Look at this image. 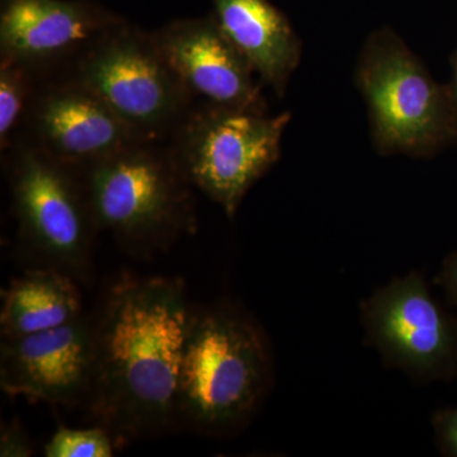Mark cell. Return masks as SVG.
Wrapping results in <instances>:
<instances>
[{
	"label": "cell",
	"instance_id": "obj_1",
	"mask_svg": "<svg viewBox=\"0 0 457 457\" xmlns=\"http://www.w3.org/2000/svg\"><path fill=\"white\" fill-rule=\"evenodd\" d=\"M179 278H125L95 315V363L86 404L117 447L176 426L189 315Z\"/></svg>",
	"mask_w": 457,
	"mask_h": 457
},
{
	"label": "cell",
	"instance_id": "obj_2",
	"mask_svg": "<svg viewBox=\"0 0 457 457\" xmlns=\"http://www.w3.org/2000/svg\"><path fill=\"white\" fill-rule=\"evenodd\" d=\"M270 352L260 326L237 306L192 309L176 396V426L207 436L236 431L269 390Z\"/></svg>",
	"mask_w": 457,
	"mask_h": 457
},
{
	"label": "cell",
	"instance_id": "obj_3",
	"mask_svg": "<svg viewBox=\"0 0 457 457\" xmlns=\"http://www.w3.org/2000/svg\"><path fill=\"white\" fill-rule=\"evenodd\" d=\"M79 170L99 230L147 258L197 230L192 187L165 143L141 141Z\"/></svg>",
	"mask_w": 457,
	"mask_h": 457
},
{
	"label": "cell",
	"instance_id": "obj_4",
	"mask_svg": "<svg viewBox=\"0 0 457 457\" xmlns=\"http://www.w3.org/2000/svg\"><path fill=\"white\" fill-rule=\"evenodd\" d=\"M3 154L21 252L32 267L86 279L99 228L79 170L21 141Z\"/></svg>",
	"mask_w": 457,
	"mask_h": 457
},
{
	"label": "cell",
	"instance_id": "obj_5",
	"mask_svg": "<svg viewBox=\"0 0 457 457\" xmlns=\"http://www.w3.org/2000/svg\"><path fill=\"white\" fill-rule=\"evenodd\" d=\"M290 120V112L195 104L165 145L188 185L233 218L249 189L278 163Z\"/></svg>",
	"mask_w": 457,
	"mask_h": 457
},
{
	"label": "cell",
	"instance_id": "obj_6",
	"mask_svg": "<svg viewBox=\"0 0 457 457\" xmlns=\"http://www.w3.org/2000/svg\"><path fill=\"white\" fill-rule=\"evenodd\" d=\"M57 77L95 93L145 141L165 143L195 104L154 35L123 21L102 33Z\"/></svg>",
	"mask_w": 457,
	"mask_h": 457
},
{
	"label": "cell",
	"instance_id": "obj_7",
	"mask_svg": "<svg viewBox=\"0 0 457 457\" xmlns=\"http://www.w3.org/2000/svg\"><path fill=\"white\" fill-rule=\"evenodd\" d=\"M381 154H435L456 139L450 89L440 86L392 29L370 36L356 75Z\"/></svg>",
	"mask_w": 457,
	"mask_h": 457
},
{
	"label": "cell",
	"instance_id": "obj_8",
	"mask_svg": "<svg viewBox=\"0 0 457 457\" xmlns=\"http://www.w3.org/2000/svg\"><path fill=\"white\" fill-rule=\"evenodd\" d=\"M366 342L420 381L457 374V317L432 296L420 273L395 278L361 306Z\"/></svg>",
	"mask_w": 457,
	"mask_h": 457
},
{
	"label": "cell",
	"instance_id": "obj_9",
	"mask_svg": "<svg viewBox=\"0 0 457 457\" xmlns=\"http://www.w3.org/2000/svg\"><path fill=\"white\" fill-rule=\"evenodd\" d=\"M16 141L82 170L145 140L86 87L69 78L54 77L36 86Z\"/></svg>",
	"mask_w": 457,
	"mask_h": 457
},
{
	"label": "cell",
	"instance_id": "obj_10",
	"mask_svg": "<svg viewBox=\"0 0 457 457\" xmlns=\"http://www.w3.org/2000/svg\"><path fill=\"white\" fill-rule=\"evenodd\" d=\"M95 363V315L83 312L64 326L2 337L0 386L13 396L51 404L86 403Z\"/></svg>",
	"mask_w": 457,
	"mask_h": 457
},
{
	"label": "cell",
	"instance_id": "obj_11",
	"mask_svg": "<svg viewBox=\"0 0 457 457\" xmlns=\"http://www.w3.org/2000/svg\"><path fill=\"white\" fill-rule=\"evenodd\" d=\"M122 22L95 5L69 0H4L0 64H16L38 80L57 77L93 41Z\"/></svg>",
	"mask_w": 457,
	"mask_h": 457
},
{
	"label": "cell",
	"instance_id": "obj_12",
	"mask_svg": "<svg viewBox=\"0 0 457 457\" xmlns=\"http://www.w3.org/2000/svg\"><path fill=\"white\" fill-rule=\"evenodd\" d=\"M153 35L195 104L267 111L253 69L215 17L177 21Z\"/></svg>",
	"mask_w": 457,
	"mask_h": 457
},
{
	"label": "cell",
	"instance_id": "obj_13",
	"mask_svg": "<svg viewBox=\"0 0 457 457\" xmlns=\"http://www.w3.org/2000/svg\"><path fill=\"white\" fill-rule=\"evenodd\" d=\"M219 26L261 78L285 95L302 59V42L282 12L269 0H212Z\"/></svg>",
	"mask_w": 457,
	"mask_h": 457
},
{
	"label": "cell",
	"instance_id": "obj_14",
	"mask_svg": "<svg viewBox=\"0 0 457 457\" xmlns=\"http://www.w3.org/2000/svg\"><path fill=\"white\" fill-rule=\"evenodd\" d=\"M84 312L77 279L46 267H31L3 291L2 337H17L62 327Z\"/></svg>",
	"mask_w": 457,
	"mask_h": 457
},
{
	"label": "cell",
	"instance_id": "obj_15",
	"mask_svg": "<svg viewBox=\"0 0 457 457\" xmlns=\"http://www.w3.org/2000/svg\"><path fill=\"white\" fill-rule=\"evenodd\" d=\"M40 82L31 71L16 64H0V149L16 140L27 107Z\"/></svg>",
	"mask_w": 457,
	"mask_h": 457
},
{
	"label": "cell",
	"instance_id": "obj_16",
	"mask_svg": "<svg viewBox=\"0 0 457 457\" xmlns=\"http://www.w3.org/2000/svg\"><path fill=\"white\" fill-rule=\"evenodd\" d=\"M117 445L111 433L95 425L88 428L60 427L45 446L47 457H111Z\"/></svg>",
	"mask_w": 457,
	"mask_h": 457
},
{
	"label": "cell",
	"instance_id": "obj_17",
	"mask_svg": "<svg viewBox=\"0 0 457 457\" xmlns=\"http://www.w3.org/2000/svg\"><path fill=\"white\" fill-rule=\"evenodd\" d=\"M436 445L442 455L457 457V408H445L432 418Z\"/></svg>",
	"mask_w": 457,
	"mask_h": 457
},
{
	"label": "cell",
	"instance_id": "obj_18",
	"mask_svg": "<svg viewBox=\"0 0 457 457\" xmlns=\"http://www.w3.org/2000/svg\"><path fill=\"white\" fill-rule=\"evenodd\" d=\"M33 453L31 440L17 420L3 425L0 433V456L26 457Z\"/></svg>",
	"mask_w": 457,
	"mask_h": 457
},
{
	"label": "cell",
	"instance_id": "obj_19",
	"mask_svg": "<svg viewBox=\"0 0 457 457\" xmlns=\"http://www.w3.org/2000/svg\"><path fill=\"white\" fill-rule=\"evenodd\" d=\"M436 284L440 286L446 295L447 303L457 308V252L450 254L444 261V266L436 278Z\"/></svg>",
	"mask_w": 457,
	"mask_h": 457
},
{
	"label": "cell",
	"instance_id": "obj_20",
	"mask_svg": "<svg viewBox=\"0 0 457 457\" xmlns=\"http://www.w3.org/2000/svg\"><path fill=\"white\" fill-rule=\"evenodd\" d=\"M451 102H453V119H455V135L457 139V53L453 60V83L450 87Z\"/></svg>",
	"mask_w": 457,
	"mask_h": 457
}]
</instances>
